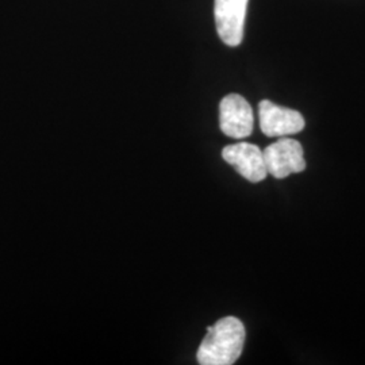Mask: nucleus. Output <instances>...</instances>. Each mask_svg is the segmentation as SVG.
Segmentation results:
<instances>
[{"label":"nucleus","instance_id":"f257e3e1","mask_svg":"<svg viewBox=\"0 0 365 365\" xmlns=\"http://www.w3.org/2000/svg\"><path fill=\"white\" fill-rule=\"evenodd\" d=\"M247 331L235 317H225L207 329L196 359L200 365H232L244 351Z\"/></svg>","mask_w":365,"mask_h":365},{"label":"nucleus","instance_id":"f03ea898","mask_svg":"<svg viewBox=\"0 0 365 365\" xmlns=\"http://www.w3.org/2000/svg\"><path fill=\"white\" fill-rule=\"evenodd\" d=\"M262 155L268 173L276 179H284L306 170L303 148L297 140L283 137L265 148Z\"/></svg>","mask_w":365,"mask_h":365},{"label":"nucleus","instance_id":"20e7f679","mask_svg":"<svg viewBox=\"0 0 365 365\" xmlns=\"http://www.w3.org/2000/svg\"><path fill=\"white\" fill-rule=\"evenodd\" d=\"M247 7L248 0H215V26L227 46H238L244 39Z\"/></svg>","mask_w":365,"mask_h":365},{"label":"nucleus","instance_id":"39448f33","mask_svg":"<svg viewBox=\"0 0 365 365\" xmlns=\"http://www.w3.org/2000/svg\"><path fill=\"white\" fill-rule=\"evenodd\" d=\"M260 129L267 137H287L304 129V118L287 107L262 101L259 105Z\"/></svg>","mask_w":365,"mask_h":365},{"label":"nucleus","instance_id":"7ed1b4c3","mask_svg":"<svg viewBox=\"0 0 365 365\" xmlns=\"http://www.w3.org/2000/svg\"><path fill=\"white\" fill-rule=\"evenodd\" d=\"M253 110L245 98L238 93L225 96L220 105V128L222 133L235 140H244L253 131Z\"/></svg>","mask_w":365,"mask_h":365},{"label":"nucleus","instance_id":"423d86ee","mask_svg":"<svg viewBox=\"0 0 365 365\" xmlns=\"http://www.w3.org/2000/svg\"><path fill=\"white\" fill-rule=\"evenodd\" d=\"M222 157L248 182H262L268 175L262 150L256 145L249 143L229 145L222 150Z\"/></svg>","mask_w":365,"mask_h":365}]
</instances>
